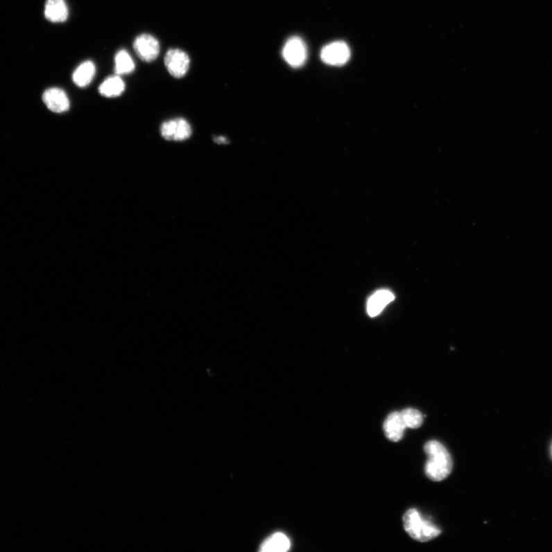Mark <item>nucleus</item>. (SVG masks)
I'll return each mask as SVG.
<instances>
[{"instance_id":"a211bd4d","label":"nucleus","mask_w":552,"mask_h":552,"mask_svg":"<svg viewBox=\"0 0 552 552\" xmlns=\"http://www.w3.org/2000/svg\"><path fill=\"white\" fill-rule=\"evenodd\" d=\"M551 455H552V447H551Z\"/></svg>"},{"instance_id":"f257e3e1","label":"nucleus","mask_w":552,"mask_h":552,"mask_svg":"<svg viewBox=\"0 0 552 552\" xmlns=\"http://www.w3.org/2000/svg\"><path fill=\"white\" fill-rule=\"evenodd\" d=\"M424 451L428 456L425 465V474L435 482L444 481L451 474L454 462L447 448L440 442L431 440L424 446Z\"/></svg>"},{"instance_id":"f8f14e48","label":"nucleus","mask_w":552,"mask_h":552,"mask_svg":"<svg viewBox=\"0 0 552 552\" xmlns=\"http://www.w3.org/2000/svg\"><path fill=\"white\" fill-rule=\"evenodd\" d=\"M291 547L288 537L283 533H277L268 537L261 544L260 551L264 552H285Z\"/></svg>"},{"instance_id":"20e7f679","label":"nucleus","mask_w":552,"mask_h":552,"mask_svg":"<svg viewBox=\"0 0 552 552\" xmlns=\"http://www.w3.org/2000/svg\"><path fill=\"white\" fill-rule=\"evenodd\" d=\"M165 67L174 78H183L190 68V58L184 51L173 49L166 53L164 59Z\"/></svg>"},{"instance_id":"6e6552de","label":"nucleus","mask_w":552,"mask_h":552,"mask_svg":"<svg viewBox=\"0 0 552 552\" xmlns=\"http://www.w3.org/2000/svg\"><path fill=\"white\" fill-rule=\"evenodd\" d=\"M43 101L49 110L55 113L67 112L70 106L67 93L58 88L46 90L43 94Z\"/></svg>"},{"instance_id":"9b49d317","label":"nucleus","mask_w":552,"mask_h":552,"mask_svg":"<svg viewBox=\"0 0 552 552\" xmlns=\"http://www.w3.org/2000/svg\"><path fill=\"white\" fill-rule=\"evenodd\" d=\"M69 16L68 6L64 0H47L45 7L46 18L53 23H62Z\"/></svg>"},{"instance_id":"423d86ee","label":"nucleus","mask_w":552,"mask_h":552,"mask_svg":"<svg viewBox=\"0 0 552 552\" xmlns=\"http://www.w3.org/2000/svg\"><path fill=\"white\" fill-rule=\"evenodd\" d=\"M134 49L136 54L144 62L155 61L159 53V44L153 35L142 34L135 40Z\"/></svg>"},{"instance_id":"9d476101","label":"nucleus","mask_w":552,"mask_h":552,"mask_svg":"<svg viewBox=\"0 0 552 552\" xmlns=\"http://www.w3.org/2000/svg\"><path fill=\"white\" fill-rule=\"evenodd\" d=\"M395 300V295L389 290H379L369 297L367 304L368 314L376 317L381 313L388 304Z\"/></svg>"},{"instance_id":"f03ea898","label":"nucleus","mask_w":552,"mask_h":552,"mask_svg":"<svg viewBox=\"0 0 552 552\" xmlns=\"http://www.w3.org/2000/svg\"><path fill=\"white\" fill-rule=\"evenodd\" d=\"M405 531L412 539L420 542H426L440 535L441 530L426 520L416 508L406 511L403 518Z\"/></svg>"},{"instance_id":"ddd939ff","label":"nucleus","mask_w":552,"mask_h":552,"mask_svg":"<svg viewBox=\"0 0 552 552\" xmlns=\"http://www.w3.org/2000/svg\"><path fill=\"white\" fill-rule=\"evenodd\" d=\"M125 89L126 84L118 75L106 78L99 87L100 94L106 98L119 97Z\"/></svg>"},{"instance_id":"39448f33","label":"nucleus","mask_w":552,"mask_h":552,"mask_svg":"<svg viewBox=\"0 0 552 552\" xmlns=\"http://www.w3.org/2000/svg\"><path fill=\"white\" fill-rule=\"evenodd\" d=\"M350 49L344 42H335L325 46L321 52V59L327 64L341 67L350 60Z\"/></svg>"},{"instance_id":"1a4fd4ad","label":"nucleus","mask_w":552,"mask_h":552,"mask_svg":"<svg viewBox=\"0 0 552 552\" xmlns=\"http://www.w3.org/2000/svg\"><path fill=\"white\" fill-rule=\"evenodd\" d=\"M383 427L385 435L389 440L398 442L403 438L406 426L402 413L393 412L385 420Z\"/></svg>"},{"instance_id":"0eeeda50","label":"nucleus","mask_w":552,"mask_h":552,"mask_svg":"<svg viewBox=\"0 0 552 552\" xmlns=\"http://www.w3.org/2000/svg\"><path fill=\"white\" fill-rule=\"evenodd\" d=\"M161 132L166 140L181 141L191 137L192 130L186 120L177 119L164 122Z\"/></svg>"},{"instance_id":"dca6fc26","label":"nucleus","mask_w":552,"mask_h":552,"mask_svg":"<svg viewBox=\"0 0 552 552\" xmlns=\"http://www.w3.org/2000/svg\"><path fill=\"white\" fill-rule=\"evenodd\" d=\"M406 427L411 429H417L424 423V416L419 411L408 408L401 412Z\"/></svg>"},{"instance_id":"4468645a","label":"nucleus","mask_w":552,"mask_h":552,"mask_svg":"<svg viewBox=\"0 0 552 552\" xmlns=\"http://www.w3.org/2000/svg\"><path fill=\"white\" fill-rule=\"evenodd\" d=\"M96 65L92 62H84L76 69L72 79L78 87L88 86L96 76Z\"/></svg>"},{"instance_id":"f3484780","label":"nucleus","mask_w":552,"mask_h":552,"mask_svg":"<svg viewBox=\"0 0 552 552\" xmlns=\"http://www.w3.org/2000/svg\"><path fill=\"white\" fill-rule=\"evenodd\" d=\"M215 141L219 144H227V138H225L223 137H220L216 138V139H215Z\"/></svg>"},{"instance_id":"7ed1b4c3","label":"nucleus","mask_w":552,"mask_h":552,"mask_svg":"<svg viewBox=\"0 0 552 552\" xmlns=\"http://www.w3.org/2000/svg\"><path fill=\"white\" fill-rule=\"evenodd\" d=\"M282 55L292 67H301L307 60V46L302 39L295 36L287 41L283 48Z\"/></svg>"},{"instance_id":"2eb2a0df","label":"nucleus","mask_w":552,"mask_h":552,"mask_svg":"<svg viewBox=\"0 0 552 552\" xmlns=\"http://www.w3.org/2000/svg\"><path fill=\"white\" fill-rule=\"evenodd\" d=\"M135 62L127 51L121 50L116 54L114 59V71L116 75L130 74L135 71Z\"/></svg>"}]
</instances>
